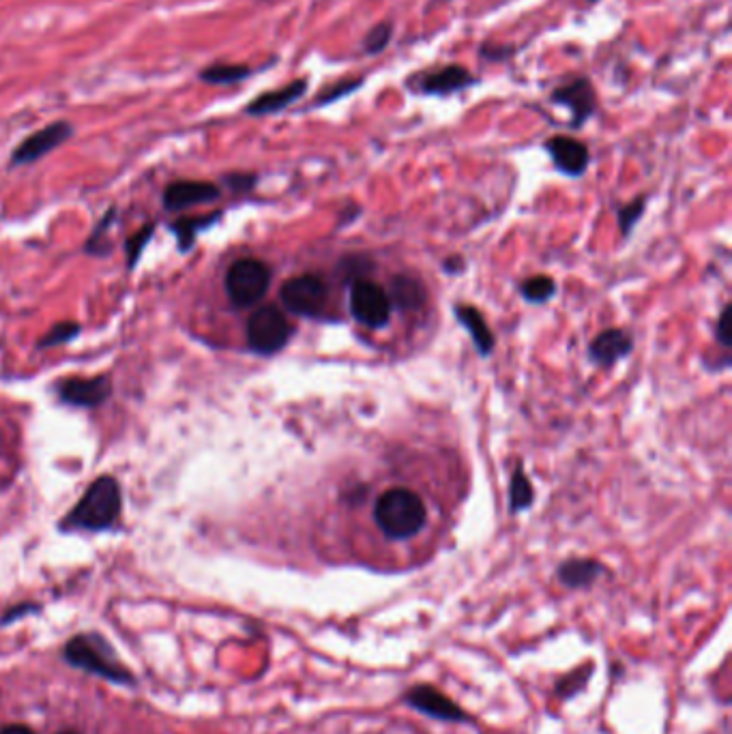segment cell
Here are the masks:
<instances>
[{
    "mask_svg": "<svg viewBox=\"0 0 732 734\" xmlns=\"http://www.w3.org/2000/svg\"><path fill=\"white\" fill-rule=\"evenodd\" d=\"M374 520L385 537L402 541L419 535L426 526L428 509L421 496L408 488H393L378 496Z\"/></svg>",
    "mask_w": 732,
    "mask_h": 734,
    "instance_id": "cell-1",
    "label": "cell"
},
{
    "mask_svg": "<svg viewBox=\"0 0 732 734\" xmlns=\"http://www.w3.org/2000/svg\"><path fill=\"white\" fill-rule=\"evenodd\" d=\"M121 513V488L112 477H99L86 488L84 496L65 518V526L84 531H104Z\"/></svg>",
    "mask_w": 732,
    "mask_h": 734,
    "instance_id": "cell-2",
    "label": "cell"
},
{
    "mask_svg": "<svg viewBox=\"0 0 732 734\" xmlns=\"http://www.w3.org/2000/svg\"><path fill=\"white\" fill-rule=\"evenodd\" d=\"M295 329L288 316L275 305H265L247 320V344L258 355H275L288 342Z\"/></svg>",
    "mask_w": 732,
    "mask_h": 734,
    "instance_id": "cell-3",
    "label": "cell"
},
{
    "mask_svg": "<svg viewBox=\"0 0 732 734\" xmlns=\"http://www.w3.org/2000/svg\"><path fill=\"white\" fill-rule=\"evenodd\" d=\"M271 286V269L256 258H243L226 273L228 299L237 307L256 305Z\"/></svg>",
    "mask_w": 732,
    "mask_h": 734,
    "instance_id": "cell-4",
    "label": "cell"
},
{
    "mask_svg": "<svg viewBox=\"0 0 732 734\" xmlns=\"http://www.w3.org/2000/svg\"><path fill=\"white\" fill-rule=\"evenodd\" d=\"M280 299L290 314L316 318L327 307L329 286L320 275L314 273L297 275L282 286Z\"/></svg>",
    "mask_w": 732,
    "mask_h": 734,
    "instance_id": "cell-5",
    "label": "cell"
},
{
    "mask_svg": "<svg viewBox=\"0 0 732 734\" xmlns=\"http://www.w3.org/2000/svg\"><path fill=\"white\" fill-rule=\"evenodd\" d=\"M391 307L393 305L383 286L363 280L350 288V314L363 327L385 329L391 320Z\"/></svg>",
    "mask_w": 732,
    "mask_h": 734,
    "instance_id": "cell-6",
    "label": "cell"
},
{
    "mask_svg": "<svg viewBox=\"0 0 732 734\" xmlns=\"http://www.w3.org/2000/svg\"><path fill=\"white\" fill-rule=\"evenodd\" d=\"M408 88L426 97H449L473 88L477 78L462 65H445L430 71H421L406 82Z\"/></svg>",
    "mask_w": 732,
    "mask_h": 734,
    "instance_id": "cell-7",
    "label": "cell"
},
{
    "mask_svg": "<svg viewBox=\"0 0 732 734\" xmlns=\"http://www.w3.org/2000/svg\"><path fill=\"white\" fill-rule=\"evenodd\" d=\"M550 101L554 106L567 108L572 114V127H584L597 110V93L589 78H574L572 82L556 86Z\"/></svg>",
    "mask_w": 732,
    "mask_h": 734,
    "instance_id": "cell-8",
    "label": "cell"
},
{
    "mask_svg": "<svg viewBox=\"0 0 732 734\" xmlns=\"http://www.w3.org/2000/svg\"><path fill=\"white\" fill-rule=\"evenodd\" d=\"M73 134V127L69 123H52L48 127H43L39 131H35L33 136H28L16 151L11 155V164L13 166H26L33 164V161L46 157L50 151L58 149L63 142H67Z\"/></svg>",
    "mask_w": 732,
    "mask_h": 734,
    "instance_id": "cell-9",
    "label": "cell"
},
{
    "mask_svg": "<svg viewBox=\"0 0 732 734\" xmlns=\"http://www.w3.org/2000/svg\"><path fill=\"white\" fill-rule=\"evenodd\" d=\"M544 149L550 155L554 168L565 176H572V179L582 176L591 164L587 144L572 136H552L544 142Z\"/></svg>",
    "mask_w": 732,
    "mask_h": 734,
    "instance_id": "cell-10",
    "label": "cell"
},
{
    "mask_svg": "<svg viewBox=\"0 0 732 734\" xmlns=\"http://www.w3.org/2000/svg\"><path fill=\"white\" fill-rule=\"evenodd\" d=\"M56 393L65 404L80 406V408H95L110 398L112 383L106 376L67 378L56 387Z\"/></svg>",
    "mask_w": 732,
    "mask_h": 734,
    "instance_id": "cell-11",
    "label": "cell"
},
{
    "mask_svg": "<svg viewBox=\"0 0 732 734\" xmlns=\"http://www.w3.org/2000/svg\"><path fill=\"white\" fill-rule=\"evenodd\" d=\"M406 702L421 713H428L438 719H447V722H468V717L460 707H456L447 696H443L438 689L430 685H419L411 689L406 696Z\"/></svg>",
    "mask_w": 732,
    "mask_h": 734,
    "instance_id": "cell-12",
    "label": "cell"
},
{
    "mask_svg": "<svg viewBox=\"0 0 732 734\" xmlns=\"http://www.w3.org/2000/svg\"><path fill=\"white\" fill-rule=\"evenodd\" d=\"M219 187L207 181H177L170 183L164 192V204L170 211H183L196 204L213 202L219 198Z\"/></svg>",
    "mask_w": 732,
    "mask_h": 734,
    "instance_id": "cell-13",
    "label": "cell"
},
{
    "mask_svg": "<svg viewBox=\"0 0 732 734\" xmlns=\"http://www.w3.org/2000/svg\"><path fill=\"white\" fill-rule=\"evenodd\" d=\"M307 84H310V82L303 78V80L290 82L282 88H275V91L262 93L252 101L250 106L245 108V112L250 116H269V114L282 112V110L290 108L292 104H297V101L307 93Z\"/></svg>",
    "mask_w": 732,
    "mask_h": 734,
    "instance_id": "cell-14",
    "label": "cell"
},
{
    "mask_svg": "<svg viewBox=\"0 0 732 734\" xmlns=\"http://www.w3.org/2000/svg\"><path fill=\"white\" fill-rule=\"evenodd\" d=\"M632 348H634L632 335H627L621 329H606L591 342L589 355L597 365L610 367L614 363H619L621 359H625L629 352H632Z\"/></svg>",
    "mask_w": 732,
    "mask_h": 734,
    "instance_id": "cell-15",
    "label": "cell"
},
{
    "mask_svg": "<svg viewBox=\"0 0 732 734\" xmlns=\"http://www.w3.org/2000/svg\"><path fill=\"white\" fill-rule=\"evenodd\" d=\"M389 301L402 312H415L426 303V286L417 277L411 275H395L389 286Z\"/></svg>",
    "mask_w": 732,
    "mask_h": 734,
    "instance_id": "cell-16",
    "label": "cell"
},
{
    "mask_svg": "<svg viewBox=\"0 0 732 734\" xmlns=\"http://www.w3.org/2000/svg\"><path fill=\"white\" fill-rule=\"evenodd\" d=\"M456 318L462 322L464 329L471 335L473 344L477 346L481 357H488L494 348V335L488 327L486 318L473 305H458L456 307Z\"/></svg>",
    "mask_w": 732,
    "mask_h": 734,
    "instance_id": "cell-17",
    "label": "cell"
},
{
    "mask_svg": "<svg viewBox=\"0 0 732 734\" xmlns=\"http://www.w3.org/2000/svg\"><path fill=\"white\" fill-rule=\"evenodd\" d=\"M602 571L604 569L597 561L572 559L559 567V580L569 589H584V586H591Z\"/></svg>",
    "mask_w": 732,
    "mask_h": 734,
    "instance_id": "cell-18",
    "label": "cell"
},
{
    "mask_svg": "<svg viewBox=\"0 0 732 734\" xmlns=\"http://www.w3.org/2000/svg\"><path fill=\"white\" fill-rule=\"evenodd\" d=\"M533 501H535L533 483L520 468V471H516L514 477H511V483H509V509L518 513V511L529 509Z\"/></svg>",
    "mask_w": 732,
    "mask_h": 734,
    "instance_id": "cell-19",
    "label": "cell"
},
{
    "mask_svg": "<svg viewBox=\"0 0 732 734\" xmlns=\"http://www.w3.org/2000/svg\"><path fill=\"white\" fill-rule=\"evenodd\" d=\"M217 217H219L217 213H213L209 217H185V219H181V222H177L172 226V232L177 234L183 252H187V249L194 245L198 232L204 230L207 226H211Z\"/></svg>",
    "mask_w": 732,
    "mask_h": 734,
    "instance_id": "cell-20",
    "label": "cell"
},
{
    "mask_svg": "<svg viewBox=\"0 0 732 734\" xmlns=\"http://www.w3.org/2000/svg\"><path fill=\"white\" fill-rule=\"evenodd\" d=\"M252 76V69L245 65H213L200 73L207 84H237Z\"/></svg>",
    "mask_w": 732,
    "mask_h": 734,
    "instance_id": "cell-21",
    "label": "cell"
},
{
    "mask_svg": "<svg viewBox=\"0 0 732 734\" xmlns=\"http://www.w3.org/2000/svg\"><path fill=\"white\" fill-rule=\"evenodd\" d=\"M363 82H365L363 78H348V80H340V82L329 84L325 91L316 95L314 108H325V106L335 104V101L346 99L348 95H353L355 91H359V88L363 86Z\"/></svg>",
    "mask_w": 732,
    "mask_h": 734,
    "instance_id": "cell-22",
    "label": "cell"
},
{
    "mask_svg": "<svg viewBox=\"0 0 732 734\" xmlns=\"http://www.w3.org/2000/svg\"><path fill=\"white\" fill-rule=\"evenodd\" d=\"M520 292H522V297L529 303H546L554 297L556 284L552 282V277H548V275H535V277H529L526 282H522Z\"/></svg>",
    "mask_w": 732,
    "mask_h": 734,
    "instance_id": "cell-23",
    "label": "cell"
},
{
    "mask_svg": "<svg viewBox=\"0 0 732 734\" xmlns=\"http://www.w3.org/2000/svg\"><path fill=\"white\" fill-rule=\"evenodd\" d=\"M391 37H393V24L387 22V20L378 22L376 26L370 28L368 35L363 37L361 48H363L365 54H380L389 46Z\"/></svg>",
    "mask_w": 732,
    "mask_h": 734,
    "instance_id": "cell-24",
    "label": "cell"
},
{
    "mask_svg": "<svg viewBox=\"0 0 732 734\" xmlns=\"http://www.w3.org/2000/svg\"><path fill=\"white\" fill-rule=\"evenodd\" d=\"M374 271V262L363 256H348L340 262V273L344 275L346 284H357L368 280V273Z\"/></svg>",
    "mask_w": 732,
    "mask_h": 734,
    "instance_id": "cell-25",
    "label": "cell"
},
{
    "mask_svg": "<svg viewBox=\"0 0 732 734\" xmlns=\"http://www.w3.org/2000/svg\"><path fill=\"white\" fill-rule=\"evenodd\" d=\"M78 333H80L78 322H58V325H54L46 335L41 337V342L37 346L39 348L61 346V344L71 342L73 337H78Z\"/></svg>",
    "mask_w": 732,
    "mask_h": 734,
    "instance_id": "cell-26",
    "label": "cell"
},
{
    "mask_svg": "<svg viewBox=\"0 0 732 734\" xmlns=\"http://www.w3.org/2000/svg\"><path fill=\"white\" fill-rule=\"evenodd\" d=\"M644 204H647V198H636L634 202L625 204V207L619 211V226L623 230V237H629L632 234L634 226L640 222V217L644 213Z\"/></svg>",
    "mask_w": 732,
    "mask_h": 734,
    "instance_id": "cell-27",
    "label": "cell"
},
{
    "mask_svg": "<svg viewBox=\"0 0 732 734\" xmlns=\"http://www.w3.org/2000/svg\"><path fill=\"white\" fill-rule=\"evenodd\" d=\"M151 237H153V226H144L142 230H138L134 234V237H131L127 241V262H129V267H134V264L138 262L144 245L151 241Z\"/></svg>",
    "mask_w": 732,
    "mask_h": 734,
    "instance_id": "cell-28",
    "label": "cell"
},
{
    "mask_svg": "<svg viewBox=\"0 0 732 734\" xmlns=\"http://www.w3.org/2000/svg\"><path fill=\"white\" fill-rule=\"evenodd\" d=\"M481 58H486V61H505L507 56H511V48L509 46H496V43H483L481 50H479Z\"/></svg>",
    "mask_w": 732,
    "mask_h": 734,
    "instance_id": "cell-29",
    "label": "cell"
},
{
    "mask_svg": "<svg viewBox=\"0 0 732 734\" xmlns=\"http://www.w3.org/2000/svg\"><path fill=\"white\" fill-rule=\"evenodd\" d=\"M228 185L232 189H237V192H247V189H252L256 185V176L254 174H232L228 176Z\"/></svg>",
    "mask_w": 732,
    "mask_h": 734,
    "instance_id": "cell-30",
    "label": "cell"
},
{
    "mask_svg": "<svg viewBox=\"0 0 732 734\" xmlns=\"http://www.w3.org/2000/svg\"><path fill=\"white\" fill-rule=\"evenodd\" d=\"M730 307H724V312L720 314V318H717V340H720V344L724 348L730 346V333H728V320H730Z\"/></svg>",
    "mask_w": 732,
    "mask_h": 734,
    "instance_id": "cell-31",
    "label": "cell"
},
{
    "mask_svg": "<svg viewBox=\"0 0 732 734\" xmlns=\"http://www.w3.org/2000/svg\"><path fill=\"white\" fill-rule=\"evenodd\" d=\"M0 734H37V730L26 722H5L0 726Z\"/></svg>",
    "mask_w": 732,
    "mask_h": 734,
    "instance_id": "cell-32",
    "label": "cell"
},
{
    "mask_svg": "<svg viewBox=\"0 0 732 734\" xmlns=\"http://www.w3.org/2000/svg\"><path fill=\"white\" fill-rule=\"evenodd\" d=\"M443 269H445L447 273H458V271H462V269H464V260H462L460 256L447 258V260H445V264H443Z\"/></svg>",
    "mask_w": 732,
    "mask_h": 734,
    "instance_id": "cell-33",
    "label": "cell"
},
{
    "mask_svg": "<svg viewBox=\"0 0 732 734\" xmlns=\"http://www.w3.org/2000/svg\"><path fill=\"white\" fill-rule=\"evenodd\" d=\"M54 734H84V732H80L78 728H61V730H56Z\"/></svg>",
    "mask_w": 732,
    "mask_h": 734,
    "instance_id": "cell-34",
    "label": "cell"
},
{
    "mask_svg": "<svg viewBox=\"0 0 732 734\" xmlns=\"http://www.w3.org/2000/svg\"><path fill=\"white\" fill-rule=\"evenodd\" d=\"M589 3H599V0H589Z\"/></svg>",
    "mask_w": 732,
    "mask_h": 734,
    "instance_id": "cell-35",
    "label": "cell"
}]
</instances>
